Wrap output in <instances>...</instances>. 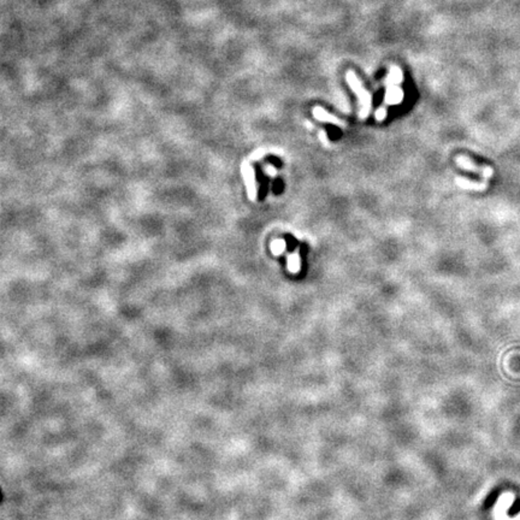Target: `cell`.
Listing matches in <instances>:
<instances>
[{"label": "cell", "instance_id": "3", "mask_svg": "<svg viewBox=\"0 0 520 520\" xmlns=\"http://www.w3.org/2000/svg\"><path fill=\"white\" fill-rule=\"evenodd\" d=\"M455 161H457V165L459 166L460 169L462 170H466V171H472V172H478L479 175H481L482 177H483L484 180H489L491 179L492 176H494V169L491 168V166H488V165H483V166H479L477 165V164L475 163L473 160H471L470 158L467 157V155H458L457 158H455Z\"/></svg>", "mask_w": 520, "mask_h": 520}, {"label": "cell", "instance_id": "5", "mask_svg": "<svg viewBox=\"0 0 520 520\" xmlns=\"http://www.w3.org/2000/svg\"><path fill=\"white\" fill-rule=\"evenodd\" d=\"M455 183H457L458 187L462 188L466 190H475V192H483L488 188V182L484 180L483 182H477V181H471V180L465 179V177H457L455 179Z\"/></svg>", "mask_w": 520, "mask_h": 520}, {"label": "cell", "instance_id": "8", "mask_svg": "<svg viewBox=\"0 0 520 520\" xmlns=\"http://www.w3.org/2000/svg\"><path fill=\"white\" fill-rule=\"evenodd\" d=\"M271 249L275 255L282 254L283 250L285 249V242L283 241V240H276V241H274V244H272Z\"/></svg>", "mask_w": 520, "mask_h": 520}, {"label": "cell", "instance_id": "10", "mask_svg": "<svg viewBox=\"0 0 520 520\" xmlns=\"http://www.w3.org/2000/svg\"><path fill=\"white\" fill-rule=\"evenodd\" d=\"M319 140L322 141V144L324 145V146H330V141H329L327 133H325L324 130H322L319 133Z\"/></svg>", "mask_w": 520, "mask_h": 520}, {"label": "cell", "instance_id": "2", "mask_svg": "<svg viewBox=\"0 0 520 520\" xmlns=\"http://www.w3.org/2000/svg\"><path fill=\"white\" fill-rule=\"evenodd\" d=\"M346 81L348 82L349 87L354 92L358 101H359V117L362 120H365V118L368 117L371 109H372V95H371L370 92L365 90L362 81L359 80V77L357 76V74L353 70H349V71L346 72Z\"/></svg>", "mask_w": 520, "mask_h": 520}, {"label": "cell", "instance_id": "11", "mask_svg": "<svg viewBox=\"0 0 520 520\" xmlns=\"http://www.w3.org/2000/svg\"><path fill=\"white\" fill-rule=\"evenodd\" d=\"M266 172H268V175H271V176H275V175H276V170H275L274 166L266 168Z\"/></svg>", "mask_w": 520, "mask_h": 520}, {"label": "cell", "instance_id": "6", "mask_svg": "<svg viewBox=\"0 0 520 520\" xmlns=\"http://www.w3.org/2000/svg\"><path fill=\"white\" fill-rule=\"evenodd\" d=\"M244 177L245 181H246L247 189H248V194L250 199H255L257 196V184H255V174L254 170L248 164L244 165Z\"/></svg>", "mask_w": 520, "mask_h": 520}, {"label": "cell", "instance_id": "7", "mask_svg": "<svg viewBox=\"0 0 520 520\" xmlns=\"http://www.w3.org/2000/svg\"><path fill=\"white\" fill-rule=\"evenodd\" d=\"M300 254H299V249H296L292 254L288 255V270L292 272V274H298V272H300Z\"/></svg>", "mask_w": 520, "mask_h": 520}, {"label": "cell", "instance_id": "9", "mask_svg": "<svg viewBox=\"0 0 520 520\" xmlns=\"http://www.w3.org/2000/svg\"><path fill=\"white\" fill-rule=\"evenodd\" d=\"M387 105L382 104L381 106L377 109V111L374 112V118H376V121H378V122H383V121L387 118V115H388V110H387Z\"/></svg>", "mask_w": 520, "mask_h": 520}, {"label": "cell", "instance_id": "4", "mask_svg": "<svg viewBox=\"0 0 520 520\" xmlns=\"http://www.w3.org/2000/svg\"><path fill=\"white\" fill-rule=\"evenodd\" d=\"M312 112H313L314 118H316L317 121H319V122L331 123V124L339 126V128H346V123H344L343 121L339 120L337 116H335V115H333V113L325 111V110L323 109V107L316 106Z\"/></svg>", "mask_w": 520, "mask_h": 520}, {"label": "cell", "instance_id": "1", "mask_svg": "<svg viewBox=\"0 0 520 520\" xmlns=\"http://www.w3.org/2000/svg\"><path fill=\"white\" fill-rule=\"evenodd\" d=\"M403 82L402 70L398 65H390L389 72L384 80L385 93L383 104L387 106L398 105L402 102L405 98V92L401 88V83Z\"/></svg>", "mask_w": 520, "mask_h": 520}]
</instances>
